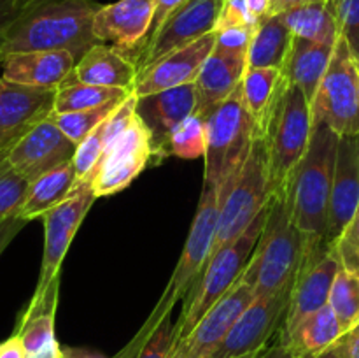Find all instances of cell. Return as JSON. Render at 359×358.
<instances>
[{"mask_svg":"<svg viewBox=\"0 0 359 358\" xmlns=\"http://www.w3.org/2000/svg\"><path fill=\"white\" fill-rule=\"evenodd\" d=\"M224 0H186L168 16L154 37L133 56L139 72L168 53L216 30Z\"/></svg>","mask_w":359,"mask_h":358,"instance_id":"5bb4252c","label":"cell"},{"mask_svg":"<svg viewBox=\"0 0 359 358\" xmlns=\"http://www.w3.org/2000/svg\"><path fill=\"white\" fill-rule=\"evenodd\" d=\"M248 56L231 55L214 48L195 79V114L205 118L214 107L230 98L242 84Z\"/></svg>","mask_w":359,"mask_h":358,"instance_id":"cb8c5ba5","label":"cell"},{"mask_svg":"<svg viewBox=\"0 0 359 358\" xmlns=\"http://www.w3.org/2000/svg\"><path fill=\"white\" fill-rule=\"evenodd\" d=\"M135 107L137 95L130 93L104 123H100L83 142L77 144L76 154H74V165H76L77 172L76 188L81 185H88V179H90L93 168L97 167L102 154L107 151V147L114 142L116 137H118L133 119V116H135L137 112Z\"/></svg>","mask_w":359,"mask_h":358,"instance_id":"484cf974","label":"cell"},{"mask_svg":"<svg viewBox=\"0 0 359 358\" xmlns=\"http://www.w3.org/2000/svg\"><path fill=\"white\" fill-rule=\"evenodd\" d=\"M172 316V314H170ZM170 316L153 330L135 358H170L175 346V323Z\"/></svg>","mask_w":359,"mask_h":358,"instance_id":"74e56055","label":"cell"},{"mask_svg":"<svg viewBox=\"0 0 359 358\" xmlns=\"http://www.w3.org/2000/svg\"><path fill=\"white\" fill-rule=\"evenodd\" d=\"M263 353V350L262 351H256V353H251V354H245V357H241V358H259V354Z\"/></svg>","mask_w":359,"mask_h":358,"instance_id":"f5cc1de1","label":"cell"},{"mask_svg":"<svg viewBox=\"0 0 359 358\" xmlns=\"http://www.w3.org/2000/svg\"><path fill=\"white\" fill-rule=\"evenodd\" d=\"M137 76L139 69L132 56L114 46L98 42L77 60L76 67L63 84L84 83L133 91Z\"/></svg>","mask_w":359,"mask_h":358,"instance_id":"603a6c76","label":"cell"},{"mask_svg":"<svg viewBox=\"0 0 359 358\" xmlns=\"http://www.w3.org/2000/svg\"><path fill=\"white\" fill-rule=\"evenodd\" d=\"M214 48H216V34L212 32L168 53L167 56L140 70L133 86V93L137 97H147L168 88L195 83L196 76Z\"/></svg>","mask_w":359,"mask_h":358,"instance_id":"ac0fdd59","label":"cell"},{"mask_svg":"<svg viewBox=\"0 0 359 358\" xmlns=\"http://www.w3.org/2000/svg\"><path fill=\"white\" fill-rule=\"evenodd\" d=\"M95 193L90 185H81L56 207L42 216L44 220V253L41 272L34 291V300L44 297L56 283H60V269L70 242L84 216L95 202Z\"/></svg>","mask_w":359,"mask_h":358,"instance_id":"7c38bea8","label":"cell"},{"mask_svg":"<svg viewBox=\"0 0 359 358\" xmlns=\"http://www.w3.org/2000/svg\"><path fill=\"white\" fill-rule=\"evenodd\" d=\"M207 150V128L205 118L191 114L184 121L179 123L172 130L167 142V154L193 160V158L205 157Z\"/></svg>","mask_w":359,"mask_h":358,"instance_id":"e575fe53","label":"cell"},{"mask_svg":"<svg viewBox=\"0 0 359 358\" xmlns=\"http://www.w3.org/2000/svg\"><path fill=\"white\" fill-rule=\"evenodd\" d=\"M312 2V0H270V14L269 16H279V14L287 13L291 9L305 6V4Z\"/></svg>","mask_w":359,"mask_h":358,"instance_id":"bcb514c9","label":"cell"},{"mask_svg":"<svg viewBox=\"0 0 359 358\" xmlns=\"http://www.w3.org/2000/svg\"><path fill=\"white\" fill-rule=\"evenodd\" d=\"M356 67H358V74H359V58H356Z\"/></svg>","mask_w":359,"mask_h":358,"instance_id":"db71d44e","label":"cell"},{"mask_svg":"<svg viewBox=\"0 0 359 358\" xmlns=\"http://www.w3.org/2000/svg\"><path fill=\"white\" fill-rule=\"evenodd\" d=\"M76 150V144L48 118L21 137L4 157L32 183L72 161Z\"/></svg>","mask_w":359,"mask_h":358,"instance_id":"e0dca14e","label":"cell"},{"mask_svg":"<svg viewBox=\"0 0 359 358\" xmlns=\"http://www.w3.org/2000/svg\"><path fill=\"white\" fill-rule=\"evenodd\" d=\"M62 354L63 358H104L100 354L95 353H88V351H81V350H72V347H62Z\"/></svg>","mask_w":359,"mask_h":358,"instance_id":"f907efd6","label":"cell"},{"mask_svg":"<svg viewBox=\"0 0 359 358\" xmlns=\"http://www.w3.org/2000/svg\"><path fill=\"white\" fill-rule=\"evenodd\" d=\"M316 358H337V354L330 350V351H326V353H323L321 357H316Z\"/></svg>","mask_w":359,"mask_h":358,"instance_id":"816d5d0a","label":"cell"},{"mask_svg":"<svg viewBox=\"0 0 359 358\" xmlns=\"http://www.w3.org/2000/svg\"><path fill=\"white\" fill-rule=\"evenodd\" d=\"M311 111L312 125L325 123L339 137H354L359 133V74L356 58L340 35Z\"/></svg>","mask_w":359,"mask_h":358,"instance_id":"9c48e42d","label":"cell"},{"mask_svg":"<svg viewBox=\"0 0 359 358\" xmlns=\"http://www.w3.org/2000/svg\"><path fill=\"white\" fill-rule=\"evenodd\" d=\"M135 111L149 128L156 153L165 157L172 130L186 118L195 114V83L168 88V90L158 91L147 97H137Z\"/></svg>","mask_w":359,"mask_h":358,"instance_id":"44dd1931","label":"cell"},{"mask_svg":"<svg viewBox=\"0 0 359 358\" xmlns=\"http://www.w3.org/2000/svg\"><path fill=\"white\" fill-rule=\"evenodd\" d=\"M153 154H156L153 135L135 112L130 125L102 154L88 185L97 199L114 195L125 190L147 167Z\"/></svg>","mask_w":359,"mask_h":358,"instance_id":"30bf717a","label":"cell"},{"mask_svg":"<svg viewBox=\"0 0 359 358\" xmlns=\"http://www.w3.org/2000/svg\"><path fill=\"white\" fill-rule=\"evenodd\" d=\"M77 172L74 160L30 183L27 199L18 216L32 221L62 204L76 190Z\"/></svg>","mask_w":359,"mask_h":358,"instance_id":"f546056e","label":"cell"},{"mask_svg":"<svg viewBox=\"0 0 359 358\" xmlns=\"http://www.w3.org/2000/svg\"><path fill=\"white\" fill-rule=\"evenodd\" d=\"M269 206L252 221L251 227L241 237L224 246L219 253H216L209 260L200 279L196 281L191 291L186 295L181 318L175 323V344L184 339L188 333H191V330L198 325L200 319L241 279L266 223Z\"/></svg>","mask_w":359,"mask_h":358,"instance_id":"5b68a950","label":"cell"},{"mask_svg":"<svg viewBox=\"0 0 359 358\" xmlns=\"http://www.w3.org/2000/svg\"><path fill=\"white\" fill-rule=\"evenodd\" d=\"M279 16L298 39L330 46H335L339 39V25L332 0H312Z\"/></svg>","mask_w":359,"mask_h":358,"instance_id":"4dcf8cb0","label":"cell"},{"mask_svg":"<svg viewBox=\"0 0 359 358\" xmlns=\"http://www.w3.org/2000/svg\"><path fill=\"white\" fill-rule=\"evenodd\" d=\"M359 206V147L358 135L340 137L328 211L326 242L339 241L353 221Z\"/></svg>","mask_w":359,"mask_h":358,"instance_id":"ffe728a7","label":"cell"},{"mask_svg":"<svg viewBox=\"0 0 359 358\" xmlns=\"http://www.w3.org/2000/svg\"><path fill=\"white\" fill-rule=\"evenodd\" d=\"M256 25H258V20L252 16L251 9L248 6V0H224L223 11H221L219 20H217L216 25V30H223V28L231 27H242L255 30Z\"/></svg>","mask_w":359,"mask_h":358,"instance_id":"f35d334b","label":"cell"},{"mask_svg":"<svg viewBox=\"0 0 359 358\" xmlns=\"http://www.w3.org/2000/svg\"><path fill=\"white\" fill-rule=\"evenodd\" d=\"M312 130L311 104L297 86L286 81L265 133L273 195L286 188L291 174L307 151Z\"/></svg>","mask_w":359,"mask_h":358,"instance_id":"ba28073f","label":"cell"},{"mask_svg":"<svg viewBox=\"0 0 359 358\" xmlns=\"http://www.w3.org/2000/svg\"><path fill=\"white\" fill-rule=\"evenodd\" d=\"M328 305L339 318L344 333L359 325V269L340 267L330 291Z\"/></svg>","mask_w":359,"mask_h":358,"instance_id":"d6a6232c","label":"cell"},{"mask_svg":"<svg viewBox=\"0 0 359 358\" xmlns=\"http://www.w3.org/2000/svg\"><path fill=\"white\" fill-rule=\"evenodd\" d=\"M339 139L325 123L314 125L307 151L283 190L291 220L307 237L326 241L328 235L330 195Z\"/></svg>","mask_w":359,"mask_h":358,"instance_id":"7a4b0ae2","label":"cell"},{"mask_svg":"<svg viewBox=\"0 0 359 358\" xmlns=\"http://www.w3.org/2000/svg\"><path fill=\"white\" fill-rule=\"evenodd\" d=\"M217 216H219V190L209 183H203L198 209L193 218L184 249H182V255L175 265L174 272H172L170 281L165 286L153 312L147 316L146 323L140 326L135 337L128 343V346L116 358H135L147 337L153 333V330L167 316H170L175 304L181 298H186V295L191 291V288L200 279L210 260L217 230Z\"/></svg>","mask_w":359,"mask_h":358,"instance_id":"3957f363","label":"cell"},{"mask_svg":"<svg viewBox=\"0 0 359 358\" xmlns=\"http://www.w3.org/2000/svg\"><path fill=\"white\" fill-rule=\"evenodd\" d=\"M27 0H0V48H2L11 25L23 9Z\"/></svg>","mask_w":359,"mask_h":358,"instance_id":"60d3db41","label":"cell"},{"mask_svg":"<svg viewBox=\"0 0 359 358\" xmlns=\"http://www.w3.org/2000/svg\"><path fill=\"white\" fill-rule=\"evenodd\" d=\"M291 288L273 295H259L242 311L212 358H241L270 346L272 337L283 329Z\"/></svg>","mask_w":359,"mask_h":358,"instance_id":"4fadbf2b","label":"cell"},{"mask_svg":"<svg viewBox=\"0 0 359 358\" xmlns=\"http://www.w3.org/2000/svg\"><path fill=\"white\" fill-rule=\"evenodd\" d=\"M154 9L156 0H118L100 6L93 20L95 37L126 55L140 49L149 35Z\"/></svg>","mask_w":359,"mask_h":358,"instance_id":"d6986e66","label":"cell"},{"mask_svg":"<svg viewBox=\"0 0 359 358\" xmlns=\"http://www.w3.org/2000/svg\"><path fill=\"white\" fill-rule=\"evenodd\" d=\"M337 358H359V325L344 333L332 347Z\"/></svg>","mask_w":359,"mask_h":358,"instance_id":"7bdbcfd3","label":"cell"},{"mask_svg":"<svg viewBox=\"0 0 359 358\" xmlns=\"http://www.w3.org/2000/svg\"><path fill=\"white\" fill-rule=\"evenodd\" d=\"M259 358H297V357H294V354H291L279 340V343L270 344L269 347H265V350H263V353L259 354Z\"/></svg>","mask_w":359,"mask_h":358,"instance_id":"c3c4849f","label":"cell"},{"mask_svg":"<svg viewBox=\"0 0 359 358\" xmlns=\"http://www.w3.org/2000/svg\"><path fill=\"white\" fill-rule=\"evenodd\" d=\"M2 158H4V153H2V151H0V160H2Z\"/></svg>","mask_w":359,"mask_h":358,"instance_id":"11a10c76","label":"cell"},{"mask_svg":"<svg viewBox=\"0 0 359 358\" xmlns=\"http://www.w3.org/2000/svg\"><path fill=\"white\" fill-rule=\"evenodd\" d=\"M0 358H27L23 344L16 333L0 344Z\"/></svg>","mask_w":359,"mask_h":358,"instance_id":"f6af8a7d","label":"cell"},{"mask_svg":"<svg viewBox=\"0 0 359 358\" xmlns=\"http://www.w3.org/2000/svg\"><path fill=\"white\" fill-rule=\"evenodd\" d=\"M95 0H27L11 25L0 60L21 51H69L79 60L98 44L93 20Z\"/></svg>","mask_w":359,"mask_h":358,"instance_id":"6da1fadb","label":"cell"},{"mask_svg":"<svg viewBox=\"0 0 359 358\" xmlns=\"http://www.w3.org/2000/svg\"><path fill=\"white\" fill-rule=\"evenodd\" d=\"M248 6L258 21L270 14V0H248Z\"/></svg>","mask_w":359,"mask_h":358,"instance_id":"681fc988","label":"cell"},{"mask_svg":"<svg viewBox=\"0 0 359 358\" xmlns=\"http://www.w3.org/2000/svg\"><path fill=\"white\" fill-rule=\"evenodd\" d=\"M272 197L266 144L265 139H256L241 174L219 188V216L210 258L241 237Z\"/></svg>","mask_w":359,"mask_h":358,"instance_id":"8992f818","label":"cell"},{"mask_svg":"<svg viewBox=\"0 0 359 358\" xmlns=\"http://www.w3.org/2000/svg\"><path fill=\"white\" fill-rule=\"evenodd\" d=\"M255 298L252 286L238 279L237 284L200 319L191 333L175 344L170 358H212L238 316Z\"/></svg>","mask_w":359,"mask_h":358,"instance_id":"2e32d148","label":"cell"},{"mask_svg":"<svg viewBox=\"0 0 359 358\" xmlns=\"http://www.w3.org/2000/svg\"><path fill=\"white\" fill-rule=\"evenodd\" d=\"M340 239H342V241H346L347 244H351L354 249H358L359 251V206H358L356 214H354L353 221H351V225L347 227V230L344 232V235Z\"/></svg>","mask_w":359,"mask_h":358,"instance_id":"7dc6e473","label":"cell"},{"mask_svg":"<svg viewBox=\"0 0 359 358\" xmlns=\"http://www.w3.org/2000/svg\"><path fill=\"white\" fill-rule=\"evenodd\" d=\"M55 88L16 84L0 77V151L4 154L34 126L51 118Z\"/></svg>","mask_w":359,"mask_h":358,"instance_id":"9a60e30c","label":"cell"},{"mask_svg":"<svg viewBox=\"0 0 359 358\" xmlns=\"http://www.w3.org/2000/svg\"><path fill=\"white\" fill-rule=\"evenodd\" d=\"M252 32L255 30H251V28L242 27H231L223 28V30H216L214 32V34H216V49L231 53V55L248 56Z\"/></svg>","mask_w":359,"mask_h":358,"instance_id":"ab89813d","label":"cell"},{"mask_svg":"<svg viewBox=\"0 0 359 358\" xmlns=\"http://www.w3.org/2000/svg\"><path fill=\"white\" fill-rule=\"evenodd\" d=\"M133 93V91H132ZM128 97V95H126ZM126 97L116 98V100L107 102L100 107L88 109V111H76V112H53L51 119L56 123L60 130L72 140L74 144H79L97 128L100 123H104L116 109L119 107Z\"/></svg>","mask_w":359,"mask_h":358,"instance_id":"836d02e7","label":"cell"},{"mask_svg":"<svg viewBox=\"0 0 359 358\" xmlns=\"http://www.w3.org/2000/svg\"><path fill=\"white\" fill-rule=\"evenodd\" d=\"M340 267L342 263L335 246L328 244L323 239L309 237L304 262L291 286L290 307L280 329V336L290 333L307 316L328 305L330 291Z\"/></svg>","mask_w":359,"mask_h":358,"instance_id":"8fae6325","label":"cell"},{"mask_svg":"<svg viewBox=\"0 0 359 358\" xmlns=\"http://www.w3.org/2000/svg\"><path fill=\"white\" fill-rule=\"evenodd\" d=\"M344 329L330 305L307 316L290 333L279 336L280 344L297 358H316L332 350Z\"/></svg>","mask_w":359,"mask_h":358,"instance_id":"4316f807","label":"cell"},{"mask_svg":"<svg viewBox=\"0 0 359 358\" xmlns=\"http://www.w3.org/2000/svg\"><path fill=\"white\" fill-rule=\"evenodd\" d=\"M333 48L335 46L319 44V42H311L298 37L293 39V46H291L283 74L287 83L297 86L304 93L311 105L321 86L326 70H328Z\"/></svg>","mask_w":359,"mask_h":358,"instance_id":"83f0119b","label":"cell"},{"mask_svg":"<svg viewBox=\"0 0 359 358\" xmlns=\"http://www.w3.org/2000/svg\"><path fill=\"white\" fill-rule=\"evenodd\" d=\"M30 181L20 174L6 157L0 160V221L16 218L27 199Z\"/></svg>","mask_w":359,"mask_h":358,"instance_id":"d590c367","label":"cell"},{"mask_svg":"<svg viewBox=\"0 0 359 358\" xmlns=\"http://www.w3.org/2000/svg\"><path fill=\"white\" fill-rule=\"evenodd\" d=\"M69 51H21L0 60L2 79L16 84L58 90L76 67Z\"/></svg>","mask_w":359,"mask_h":358,"instance_id":"7402d4cb","label":"cell"},{"mask_svg":"<svg viewBox=\"0 0 359 358\" xmlns=\"http://www.w3.org/2000/svg\"><path fill=\"white\" fill-rule=\"evenodd\" d=\"M27 223L28 221L20 216L9 218V220L6 221H0V256H2V253L6 251L7 246L14 241V237L23 230Z\"/></svg>","mask_w":359,"mask_h":358,"instance_id":"ee69618b","label":"cell"},{"mask_svg":"<svg viewBox=\"0 0 359 358\" xmlns=\"http://www.w3.org/2000/svg\"><path fill=\"white\" fill-rule=\"evenodd\" d=\"M130 93L132 90H121V88L93 86V84L84 83L63 84L56 91L55 112L88 111V109L100 107L107 102L126 97Z\"/></svg>","mask_w":359,"mask_h":358,"instance_id":"1f68e13d","label":"cell"},{"mask_svg":"<svg viewBox=\"0 0 359 358\" xmlns=\"http://www.w3.org/2000/svg\"><path fill=\"white\" fill-rule=\"evenodd\" d=\"M307 246L309 237L291 220L286 195L277 193L270 200L266 223L241 279L252 286L256 297L287 290L293 286Z\"/></svg>","mask_w":359,"mask_h":358,"instance_id":"277c9868","label":"cell"},{"mask_svg":"<svg viewBox=\"0 0 359 358\" xmlns=\"http://www.w3.org/2000/svg\"><path fill=\"white\" fill-rule=\"evenodd\" d=\"M62 358H63V354H62Z\"/></svg>","mask_w":359,"mask_h":358,"instance_id":"6f0895ef","label":"cell"},{"mask_svg":"<svg viewBox=\"0 0 359 358\" xmlns=\"http://www.w3.org/2000/svg\"><path fill=\"white\" fill-rule=\"evenodd\" d=\"M184 2H186V0H156V9H154L153 25H151L149 35H147V39L144 41L142 48L147 44V42L151 41V39L154 37V34L160 30L161 25H163L165 21L168 20V16H170V14L174 13L175 9H179V7H181ZM142 48H140V49H142ZM140 49H139V51H140Z\"/></svg>","mask_w":359,"mask_h":358,"instance_id":"b9f144b4","label":"cell"},{"mask_svg":"<svg viewBox=\"0 0 359 358\" xmlns=\"http://www.w3.org/2000/svg\"><path fill=\"white\" fill-rule=\"evenodd\" d=\"M358 147H359V133H358Z\"/></svg>","mask_w":359,"mask_h":358,"instance_id":"9f6ffc18","label":"cell"},{"mask_svg":"<svg viewBox=\"0 0 359 358\" xmlns=\"http://www.w3.org/2000/svg\"><path fill=\"white\" fill-rule=\"evenodd\" d=\"M294 35L280 16H266L258 21L248 49V69H284Z\"/></svg>","mask_w":359,"mask_h":358,"instance_id":"f1b7e54d","label":"cell"},{"mask_svg":"<svg viewBox=\"0 0 359 358\" xmlns=\"http://www.w3.org/2000/svg\"><path fill=\"white\" fill-rule=\"evenodd\" d=\"M207 150L203 183L223 188L241 174L256 140V130L245 112L241 86L205 116Z\"/></svg>","mask_w":359,"mask_h":358,"instance_id":"52a82bcc","label":"cell"},{"mask_svg":"<svg viewBox=\"0 0 359 358\" xmlns=\"http://www.w3.org/2000/svg\"><path fill=\"white\" fill-rule=\"evenodd\" d=\"M284 86H286V77L280 69L266 67V69L245 70L241 84V97L245 112L255 125L256 139H265L270 118Z\"/></svg>","mask_w":359,"mask_h":358,"instance_id":"d4e9b609","label":"cell"},{"mask_svg":"<svg viewBox=\"0 0 359 358\" xmlns=\"http://www.w3.org/2000/svg\"><path fill=\"white\" fill-rule=\"evenodd\" d=\"M339 35L347 42L354 58H359V0H332Z\"/></svg>","mask_w":359,"mask_h":358,"instance_id":"8d00e7d4","label":"cell"}]
</instances>
